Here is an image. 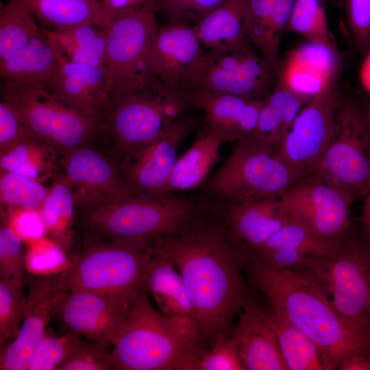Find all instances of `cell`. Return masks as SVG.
<instances>
[{
  "label": "cell",
  "instance_id": "45",
  "mask_svg": "<svg viewBox=\"0 0 370 370\" xmlns=\"http://www.w3.org/2000/svg\"><path fill=\"white\" fill-rule=\"evenodd\" d=\"M225 1L156 0L155 4L157 12L164 14L169 21H181L195 25Z\"/></svg>",
  "mask_w": 370,
  "mask_h": 370
},
{
  "label": "cell",
  "instance_id": "42",
  "mask_svg": "<svg viewBox=\"0 0 370 370\" xmlns=\"http://www.w3.org/2000/svg\"><path fill=\"white\" fill-rule=\"evenodd\" d=\"M25 252L21 235L7 221L0 228V278L23 286L26 276Z\"/></svg>",
  "mask_w": 370,
  "mask_h": 370
},
{
  "label": "cell",
  "instance_id": "20",
  "mask_svg": "<svg viewBox=\"0 0 370 370\" xmlns=\"http://www.w3.org/2000/svg\"><path fill=\"white\" fill-rule=\"evenodd\" d=\"M340 241L320 238L291 217L267 243L247 255L275 268L304 272L328 259Z\"/></svg>",
  "mask_w": 370,
  "mask_h": 370
},
{
  "label": "cell",
  "instance_id": "36",
  "mask_svg": "<svg viewBox=\"0 0 370 370\" xmlns=\"http://www.w3.org/2000/svg\"><path fill=\"white\" fill-rule=\"evenodd\" d=\"M41 28L29 11L7 1L0 11V59L25 46Z\"/></svg>",
  "mask_w": 370,
  "mask_h": 370
},
{
  "label": "cell",
  "instance_id": "38",
  "mask_svg": "<svg viewBox=\"0 0 370 370\" xmlns=\"http://www.w3.org/2000/svg\"><path fill=\"white\" fill-rule=\"evenodd\" d=\"M49 188L31 177L0 170L1 208L39 210Z\"/></svg>",
  "mask_w": 370,
  "mask_h": 370
},
{
  "label": "cell",
  "instance_id": "43",
  "mask_svg": "<svg viewBox=\"0 0 370 370\" xmlns=\"http://www.w3.org/2000/svg\"><path fill=\"white\" fill-rule=\"evenodd\" d=\"M212 340V348L201 351L195 370H244L236 343L230 334H219Z\"/></svg>",
  "mask_w": 370,
  "mask_h": 370
},
{
  "label": "cell",
  "instance_id": "52",
  "mask_svg": "<svg viewBox=\"0 0 370 370\" xmlns=\"http://www.w3.org/2000/svg\"><path fill=\"white\" fill-rule=\"evenodd\" d=\"M359 100L364 110L370 138V95H361Z\"/></svg>",
  "mask_w": 370,
  "mask_h": 370
},
{
  "label": "cell",
  "instance_id": "47",
  "mask_svg": "<svg viewBox=\"0 0 370 370\" xmlns=\"http://www.w3.org/2000/svg\"><path fill=\"white\" fill-rule=\"evenodd\" d=\"M347 26L356 47H370V0H345Z\"/></svg>",
  "mask_w": 370,
  "mask_h": 370
},
{
  "label": "cell",
  "instance_id": "53",
  "mask_svg": "<svg viewBox=\"0 0 370 370\" xmlns=\"http://www.w3.org/2000/svg\"><path fill=\"white\" fill-rule=\"evenodd\" d=\"M369 318H370V310H369Z\"/></svg>",
  "mask_w": 370,
  "mask_h": 370
},
{
  "label": "cell",
  "instance_id": "18",
  "mask_svg": "<svg viewBox=\"0 0 370 370\" xmlns=\"http://www.w3.org/2000/svg\"><path fill=\"white\" fill-rule=\"evenodd\" d=\"M280 199L290 216L320 238L339 241L351 229L347 193L306 175Z\"/></svg>",
  "mask_w": 370,
  "mask_h": 370
},
{
  "label": "cell",
  "instance_id": "51",
  "mask_svg": "<svg viewBox=\"0 0 370 370\" xmlns=\"http://www.w3.org/2000/svg\"><path fill=\"white\" fill-rule=\"evenodd\" d=\"M363 198L362 231L365 236L370 241V189Z\"/></svg>",
  "mask_w": 370,
  "mask_h": 370
},
{
  "label": "cell",
  "instance_id": "21",
  "mask_svg": "<svg viewBox=\"0 0 370 370\" xmlns=\"http://www.w3.org/2000/svg\"><path fill=\"white\" fill-rule=\"evenodd\" d=\"M211 208L246 254L263 245L291 219L280 197L243 204L217 202Z\"/></svg>",
  "mask_w": 370,
  "mask_h": 370
},
{
  "label": "cell",
  "instance_id": "5",
  "mask_svg": "<svg viewBox=\"0 0 370 370\" xmlns=\"http://www.w3.org/2000/svg\"><path fill=\"white\" fill-rule=\"evenodd\" d=\"M200 203L196 199L169 195L156 199L132 197L77 214L83 232L123 245L142 246L194 225L201 212Z\"/></svg>",
  "mask_w": 370,
  "mask_h": 370
},
{
  "label": "cell",
  "instance_id": "26",
  "mask_svg": "<svg viewBox=\"0 0 370 370\" xmlns=\"http://www.w3.org/2000/svg\"><path fill=\"white\" fill-rule=\"evenodd\" d=\"M297 0H246L247 38L278 72L280 43Z\"/></svg>",
  "mask_w": 370,
  "mask_h": 370
},
{
  "label": "cell",
  "instance_id": "19",
  "mask_svg": "<svg viewBox=\"0 0 370 370\" xmlns=\"http://www.w3.org/2000/svg\"><path fill=\"white\" fill-rule=\"evenodd\" d=\"M202 46L193 25L169 21L159 27L148 72L168 88L188 95L204 70L206 52Z\"/></svg>",
  "mask_w": 370,
  "mask_h": 370
},
{
  "label": "cell",
  "instance_id": "33",
  "mask_svg": "<svg viewBox=\"0 0 370 370\" xmlns=\"http://www.w3.org/2000/svg\"><path fill=\"white\" fill-rule=\"evenodd\" d=\"M39 212L45 232L63 252L69 253L76 212L73 185L65 175L53 180Z\"/></svg>",
  "mask_w": 370,
  "mask_h": 370
},
{
  "label": "cell",
  "instance_id": "3",
  "mask_svg": "<svg viewBox=\"0 0 370 370\" xmlns=\"http://www.w3.org/2000/svg\"><path fill=\"white\" fill-rule=\"evenodd\" d=\"M144 288L112 345L116 370H195L203 345L192 318L169 316L151 305Z\"/></svg>",
  "mask_w": 370,
  "mask_h": 370
},
{
  "label": "cell",
  "instance_id": "27",
  "mask_svg": "<svg viewBox=\"0 0 370 370\" xmlns=\"http://www.w3.org/2000/svg\"><path fill=\"white\" fill-rule=\"evenodd\" d=\"M29 11L44 29L56 30L85 23L107 26L110 14L101 0H8Z\"/></svg>",
  "mask_w": 370,
  "mask_h": 370
},
{
  "label": "cell",
  "instance_id": "14",
  "mask_svg": "<svg viewBox=\"0 0 370 370\" xmlns=\"http://www.w3.org/2000/svg\"><path fill=\"white\" fill-rule=\"evenodd\" d=\"M64 175L73 185L76 212L132 199L118 162L91 144L82 145L60 159Z\"/></svg>",
  "mask_w": 370,
  "mask_h": 370
},
{
  "label": "cell",
  "instance_id": "29",
  "mask_svg": "<svg viewBox=\"0 0 370 370\" xmlns=\"http://www.w3.org/2000/svg\"><path fill=\"white\" fill-rule=\"evenodd\" d=\"M310 101L276 82L273 90L264 100L256 127L251 134L278 152L298 113Z\"/></svg>",
  "mask_w": 370,
  "mask_h": 370
},
{
  "label": "cell",
  "instance_id": "37",
  "mask_svg": "<svg viewBox=\"0 0 370 370\" xmlns=\"http://www.w3.org/2000/svg\"><path fill=\"white\" fill-rule=\"evenodd\" d=\"M284 32L296 33L308 42L336 49L328 27L325 0H297Z\"/></svg>",
  "mask_w": 370,
  "mask_h": 370
},
{
  "label": "cell",
  "instance_id": "34",
  "mask_svg": "<svg viewBox=\"0 0 370 370\" xmlns=\"http://www.w3.org/2000/svg\"><path fill=\"white\" fill-rule=\"evenodd\" d=\"M264 312L288 370H327L321 351L308 336L274 308Z\"/></svg>",
  "mask_w": 370,
  "mask_h": 370
},
{
  "label": "cell",
  "instance_id": "11",
  "mask_svg": "<svg viewBox=\"0 0 370 370\" xmlns=\"http://www.w3.org/2000/svg\"><path fill=\"white\" fill-rule=\"evenodd\" d=\"M253 47L247 39L227 49L207 51L195 90L264 100L278 72Z\"/></svg>",
  "mask_w": 370,
  "mask_h": 370
},
{
  "label": "cell",
  "instance_id": "25",
  "mask_svg": "<svg viewBox=\"0 0 370 370\" xmlns=\"http://www.w3.org/2000/svg\"><path fill=\"white\" fill-rule=\"evenodd\" d=\"M60 56L42 27L25 46L0 59L1 81L46 88L54 77Z\"/></svg>",
  "mask_w": 370,
  "mask_h": 370
},
{
  "label": "cell",
  "instance_id": "24",
  "mask_svg": "<svg viewBox=\"0 0 370 370\" xmlns=\"http://www.w3.org/2000/svg\"><path fill=\"white\" fill-rule=\"evenodd\" d=\"M193 106L203 110L206 126L226 143L237 141L254 130L264 100L202 90L190 92Z\"/></svg>",
  "mask_w": 370,
  "mask_h": 370
},
{
  "label": "cell",
  "instance_id": "7",
  "mask_svg": "<svg viewBox=\"0 0 370 370\" xmlns=\"http://www.w3.org/2000/svg\"><path fill=\"white\" fill-rule=\"evenodd\" d=\"M82 232L81 251L65 269L69 289L136 298L146 287L152 244L127 245Z\"/></svg>",
  "mask_w": 370,
  "mask_h": 370
},
{
  "label": "cell",
  "instance_id": "6",
  "mask_svg": "<svg viewBox=\"0 0 370 370\" xmlns=\"http://www.w3.org/2000/svg\"><path fill=\"white\" fill-rule=\"evenodd\" d=\"M305 176L249 134L237 140L206 186L219 202L243 204L280 197Z\"/></svg>",
  "mask_w": 370,
  "mask_h": 370
},
{
  "label": "cell",
  "instance_id": "41",
  "mask_svg": "<svg viewBox=\"0 0 370 370\" xmlns=\"http://www.w3.org/2000/svg\"><path fill=\"white\" fill-rule=\"evenodd\" d=\"M335 77L328 78L287 55L284 62H280L276 82L312 100Z\"/></svg>",
  "mask_w": 370,
  "mask_h": 370
},
{
  "label": "cell",
  "instance_id": "30",
  "mask_svg": "<svg viewBox=\"0 0 370 370\" xmlns=\"http://www.w3.org/2000/svg\"><path fill=\"white\" fill-rule=\"evenodd\" d=\"M202 44L210 50L225 49L247 38L246 0H226L193 25Z\"/></svg>",
  "mask_w": 370,
  "mask_h": 370
},
{
  "label": "cell",
  "instance_id": "17",
  "mask_svg": "<svg viewBox=\"0 0 370 370\" xmlns=\"http://www.w3.org/2000/svg\"><path fill=\"white\" fill-rule=\"evenodd\" d=\"M24 319L18 336L0 350V370H28L32 358L53 318L55 304L69 291L65 269L27 273Z\"/></svg>",
  "mask_w": 370,
  "mask_h": 370
},
{
  "label": "cell",
  "instance_id": "13",
  "mask_svg": "<svg viewBox=\"0 0 370 370\" xmlns=\"http://www.w3.org/2000/svg\"><path fill=\"white\" fill-rule=\"evenodd\" d=\"M196 122L182 115L153 140L119 162L121 175L133 197L156 199L166 195V186L177 160V151Z\"/></svg>",
  "mask_w": 370,
  "mask_h": 370
},
{
  "label": "cell",
  "instance_id": "44",
  "mask_svg": "<svg viewBox=\"0 0 370 370\" xmlns=\"http://www.w3.org/2000/svg\"><path fill=\"white\" fill-rule=\"evenodd\" d=\"M114 369L112 349L110 345L84 341L57 370H112Z\"/></svg>",
  "mask_w": 370,
  "mask_h": 370
},
{
  "label": "cell",
  "instance_id": "22",
  "mask_svg": "<svg viewBox=\"0 0 370 370\" xmlns=\"http://www.w3.org/2000/svg\"><path fill=\"white\" fill-rule=\"evenodd\" d=\"M45 89L66 105L102 121L110 86L105 67L60 57L58 71Z\"/></svg>",
  "mask_w": 370,
  "mask_h": 370
},
{
  "label": "cell",
  "instance_id": "35",
  "mask_svg": "<svg viewBox=\"0 0 370 370\" xmlns=\"http://www.w3.org/2000/svg\"><path fill=\"white\" fill-rule=\"evenodd\" d=\"M58 156L52 147L32 136L0 153V170L21 174L42 182L52 175Z\"/></svg>",
  "mask_w": 370,
  "mask_h": 370
},
{
  "label": "cell",
  "instance_id": "32",
  "mask_svg": "<svg viewBox=\"0 0 370 370\" xmlns=\"http://www.w3.org/2000/svg\"><path fill=\"white\" fill-rule=\"evenodd\" d=\"M44 30L61 58L77 63L105 66L106 36L103 27L95 23H85L66 29Z\"/></svg>",
  "mask_w": 370,
  "mask_h": 370
},
{
  "label": "cell",
  "instance_id": "48",
  "mask_svg": "<svg viewBox=\"0 0 370 370\" xmlns=\"http://www.w3.org/2000/svg\"><path fill=\"white\" fill-rule=\"evenodd\" d=\"M34 136L4 101L0 102V153Z\"/></svg>",
  "mask_w": 370,
  "mask_h": 370
},
{
  "label": "cell",
  "instance_id": "9",
  "mask_svg": "<svg viewBox=\"0 0 370 370\" xmlns=\"http://www.w3.org/2000/svg\"><path fill=\"white\" fill-rule=\"evenodd\" d=\"M307 175L349 195L354 201L370 189V138L360 100L343 99L330 141Z\"/></svg>",
  "mask_w": 370,
  "mask_h": 370
},
{
  "label": "cell",
  "instance_id": "2",
  "mask_svg": "<svg viewBox=\"0 0 370 370\" xmlns=\"http://www.w3.org/2000/svg\"><path fill=\"white\" fill-rule=\"evenodd\" d=\"M251 283L269 297L271 307L318 347L327 370L338 369L346 359L370 355V318L341 315L306 273L269 266L250 256L243 263Z\"/></svg>",
  "mask_w": 370,
  "mask_h": 370
},
{
  "label": "cell",
  "instance_id": "28",
  "mask_svg": "<svg viewBox=\"0 0 370 370\" xmlns=\"http://www.w3.org/2000/svg\"><path fill=\"white\" fill-rule=\"evenodd\" d=\"M226 143L206 125L200 131L190 147L177 158L169 178L166 195L200 186L219 160L221 145Z\"/></svg>",
  "mask_w": 370,
  "mask_h": 370
},
{
  "label": "cell",
  "instance_id": "4",
  "mask_svg": "<svg viewBox=\"0 0 370 370\" xmlns=\"http://www.w3.org/2000/svg\"><path fill=\"white\" fill-rule=\"evenodd\" d=\"M190 107L188 95L168 88L149 73L116 82L110 88L102 114L112 158L119 164Z\"/></svg>",
  "mask_w": 370,
  "mask_h": 370
},
{
  "label": "cell",
  "instance_id": "12",
  "mask_svg": "<svg viewBox=\"0 0 370 370\" xmlns=\"http://www.w3.org/2000/svg\"><path fill=\"white\" fill-rule=\"evenodd\" d=\"M155 2L110 14L105 27L104 67L110 88L121 80L149 73V58L159 29Z\"/></svg>",
  "mask_w": 370,
  "mask_h": 370
},
{
  "label": "cell",
  "instance_id": "50",
  "mask_svg": "<svg viewBox=\"0 0 370 370\" xmlns=\"http://www.w3.org/2000/svg\"><path fill=\"white\" fill-rule=\"evenodd\" d=\"M340 370H370V355H356L345 360Z\"/></svg>",
  "mask_w": 370,
  "mask_h": 370
},
{
  "label": "cell",
  "instance_id": "16",
  "mask_svg": "<svg viewBox=\"0 0 370 370\" xmlns=\"http://www.w3.org/2000/svg\"><path fill=\"white\" fill-rule=\"evenodd\" d=\"M136 298L67 291L57 300L52 317L64 330L107 345L115 341Z\"/></svg>",
  "mask_w": 370,
  "mask_h": 370
},
{
  "label": "cell",
  "instance_id": "39",
  "mask_svg": "<svg viewBox=\"0 0 370 370\" xmlns=\"http://www.w3.org/2000/svg\"><path fill=\"white\" fill-rule=\"evenodd\" d=\"M23 288L10 278H0V350L20 332L26 304Z\"/></svg>",
  "mask_w": 370,
  "mask_h": 370
},
{
  "label": "cell",
  "instance_id": "23",
  "mask_svg": "<svg viewBox=\"0 0 370 370\" xmlns=\"http://www.w3.org/2000/svg\"><path fill=\"white\" fill-rule=\"evenodd\" d=\"M231 330L244 370H288L264 312L251 297Z\"/></svg>",
  "mask_w": 370,
  "mask_h": 370
},
{
  "label": "cell",
  "instance_id": "46",
  "mask_svg": "<svg viewBox=\"0 0 370 370\" xmlns=\"http://www.w3.org/2000/svg\"><path fill=\"white\" fill-rule=\"evenodd\" d=\"M288 55L328 78L337 75L338 60L335 49L306 41Z\"/></svg>",
  "mask_w": 370,
  "mask_h": 370
},
{
  "label": "cell",
  "instance_id": "8",
  "mask_svg": "<svg viewBox=\"0 0 370 370\" xmlns=\"http://www.w3.org/2000/svg\"><path fill=\"white\" fill-rule=\"evenodd\" d=\"M0 95L28 130L62 157L106 135L101 119L66 105L42 87L2 81Z\"/></svg>",
  "mask_w": 370,
  "mask_h": 370
},
{
  "label": "cell",
  "instance_id": "1",
  "mask_svg": "<svg viewBox=\"0 0 370 370\" xmlns=\"http://www.w3.org/2000/svg\"><path fill=\"white\" fill-rule=\"evenodd\" d=\"M215 217L151 243L179 270L195 320L203 336L212 339L230 334L233 319L250 297L242 275L246 253Z\"/></svg>",
  "mask_w": 370,
  "mask_h": 370
},
{
  "label": "cell",
  "instance_id": "40",
  "mask_svg": "<svg viewBox=\"0 0 370 370\" xmlns=\"http://www.w3.org/2000/svg\"><path fill=\"white\" fill-rule=\"evenodd\" d=\"M83 338L75 333L56 334L46 330L45 334L35 351L28 370H57L76 349Z\"/></svg>",
  "mask_w": 370,
  "mask_h": 370
},
{
  "label": "cell",
  "instance_id": "15",
  "mask_svg": "<svg viewBox=\"0 0 370 370\" xmlns=\"http://www.w3.org/2000/svg\"><path fill=\"white\" fill-rule=\"evenodd\" d=\"M336 77L299 111L286 134L278 155L288 165L306 175L330 141L336 112L343 101Z\"/></svg>",
  "mask_w": 370,
  "mask_h": 370
},
{
  "label": "cell",
  "instance_id": "10",
  "mask_svg": "<svg viewBox=\"0 0 370 370\" xmlns=\"http://www.w3.org/2000/svg\"><path fill=\"white\" fill-rule=\"evenodd\" d=\"M304 273L317 284L341 315L350 319L369 317L370 241L362 230L350 229L335 252Z\"/></svg>",
  "mask_w": 370,
  "mask_h": 370
},
{
  "label": "cell",
  "instance_id": "31",
  "mask_svg": "<svg viewBox=\"0 0 370 370\" xmlns=\"http://www.w3.org/2000/svg\"><path fill=\"white\" fill-rule=\"evenodd\" d=\"M175 268L166 257L153 251L147 272L146 288L163 314L195 320L183 280Z\"/></svg>",
  "mask_w": 370,
  "mask_h": 370
},
{
  "label": "cell",
  "instance_id": "49",
  "mask_svg": "<svg viewBox=\"0 0 370 370\" xmlns=\"http://www.w3.org/2000/svg\"><path fill=\"white\" fill-rule=\"evenodd\" d=\"M109 14L134 10L143 7L156 0H101Z\"/></svg>",
  "mask_w": 370,
  "mask_h": 370
}]
</instances>
